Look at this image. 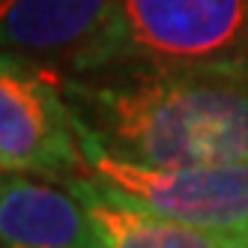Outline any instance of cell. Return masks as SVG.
Here are the masks:
<instances>
[{
  "instance_id": "52a82bcc",
  "label": "cell",
  "mask_w": 248,
  "mask_h": 248,
  "mask_svg": "<svg viewBox=\"0 0 248 248\" xmlns=\"http://www.w3.org/2000/svg\"><path fill=\"white\" fill-rule=\"evenodd\" d=\"M99 230L105 248H242L239 239L165 218L102 188L90 173L69 183Z\"/></svg>"
},
{
  "instance_id": "5b68a950",
  "label": "cell",
  "mask_w": 248,
  "mask_h": 248,
  "mask_svg": "<svg viewBox=\"0 0 248 248\" xmlns=\"http://www.w3.org/2000/svg\"><path fill=\"white\" fill-rule=\"evenodd\" d=\"M120 0H3V51L60 75L93 69Z\"/></svg>"
},
{
  "instance_id": "277c9868",
  "label": "cell",
  "mask_w": 248,
  "mask_h": 248,
  "mask_svg": "<svg viewBox=\"0 0 248 248\" xmlns=\"http://www.w3.org/2000/svg\"><path fill=\"white\" fill-rule=\"evenodd\" d=\"M248 54V0H120L93 69Z\"/></svg>"
},
{
  "instance_id": "8992f818",
  "label": "cell",
  "mask_w": 248,
  "mask_h": 248,
  "mask_svg": "<svg viewBox=\"0 0 248 248\" xmlns=\"http://www.w3.org/2000/svg\"><path fill=\"white\" fill-rule=\"evenodd\" d=\"M0 239L3 248H105L72 188L24 173L0 183Z\"/></svg>"
},
{
  "instance_id": "6da1fadb",
  "label": "cell",
  "mask_w": 248,
  "mask_h": 248,
  "mask_svg": "<svg viewBox=\"0 0 248 248\" xmlns=\"http://www.w3.org/2000/svg\"><path fill=\"white\" fill-rule=\"evenodd\" d=\"M75 129L147 168L248 162V54L63 75Z\"/></svg>"
},
{
  "instance_id": "3957f363",
  "label": "cell",
  "mask_w": 248,
  "mask_h": 248,
  "mask_svg": "<svg viewBox=\"0 0 248 248\" xmlns=\"http://www.w3.org/2000/svg\"><path fill=\"white\" fill-rule=\"evenodd\" d=\"M0 168L63 186L87 176L63 75L6 51L0 60Z\"/></svg>"
},
{
  "instance_id": "ba28073f",
  "label": "cell",
  "mask_w": 248,
  "mask_h": 248,
  "mask_svg": "<svg viewBox=\"0 0 248 248\" xmlns=\"http://www.w3.org/2000/svg\"><path fill=\"white\" fill-rule=\"evenodd\" d=\"M242 248H248V242H242Z\"/></svg>"
},
{
  "instance_id": "7a4b0ae2",
  "label": "cell",
  "mask_w": 248,
  "mask_h": 248,
  "mask_svg": "<svg viewBox=\"0 0 248 248\" xmlns=\"http://www.w3.org/2000/svg\"><path fill=\"white\" fill-rule=\"evenodd\" d=\"M87 173L117 198L165 218L248 242V162L147 168L102 150L78 132Z\"/></svg>"
}]
</instances>
